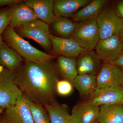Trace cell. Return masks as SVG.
I'll return each mask as SVG.
<instances>
[{"instance_id": "6da1fadb", "label": "cell", "mask_w": 123, "mask_h": 123, "mask_svg": "<svg viewBox=\"0 0 123 123\" xmlns=\"http://www.w3.org/2000/svg\"><path fill=\"white\" fill-rule=\"evenodd\" d=\"M60 75L52 60L25 61L15 71V83L27 99L44 107L56 101V85Z\"/></svg>"}, {"instance_id": "7a4b0ae2", "label": "cell", "mask_w": 123, "mask_h": 123, "mask_svg": "<svg viewBox=\"0 0 123 123\" xmlns=\"http://www.w3.org/2000/svg\"><path fill=\"white\" fill-rule=\"evenodd\" d=\"M2 37L4 42L18 52L25 61L46 62L52 60L55 57L33 47L9 26L4 31Z\"/></svg>"}, {"instance_id": "3957f363", "label": "cell", "mask_w": 123, "mask_h": 123, "mask_svg": "<svg viewBox=\"0 0 123 123\" xmlns=\"http://www.w3.org/2000/svg\"><path fill=\"white\" fill-rule=\"evenodd\" d=\"M69 38L87 50L95 48L100 40L95 19L76 23L75 31Z\"/></svg>"}, {"instance_id": "277c9868", "label": "cell", "mask_w": 123, "mask_h": 123, "mask_svg": "<svg viewBox=\"0 0 123 123\" xmlns=\"http://www.w3.org/2000/svg\"><path fill=\"white\" fill-rule=\"evenodd\" d=\"M15 72L0 65V108L1 110L15 105L22 95L15 83Z\"/></svg>"}, {"instance_id": "5b68a950", "label": "cell", "mask_w": 123, "mask_h": 123, "mask_svg": "<svg viewBox=\"0 0 123 123\" xmlns=\"http://www.w3.org/2000/svg\"><path fill=\"white\" fill-rule=\"evenodd\" d=\"M17 33L22 37L33 40L43 48L48 50L52 44L48 24L37 19L17 28Z\"/></svg>"}, {"instance_id": "8992f818", "label": "cell", "mask_w": 123, "mask_h": 123, "mask_svg": "<svg viewBox=\"0 0 123 123\" xmlns=\"http://www.w3.org/2000/svg\"><path fill=\"white\" fill-rule=\"evenodd\" d=\"M100 39H107L118 34L123 26V20L112 9L103 8L96 18Z\"/></svg>"}, {"instance_id": "52a82bcc", "label": "cell", "mask_w": 123, "mask_h": 123, "mask_svg": "<svg viewBox=\"0 0 123 123\" xmlns=\"http://www.w3.org/2000/svg\"><path fill=\"white\" fill-rule=\"evenodd\" d=\"M0 117L2 123H34L27 99L23 95L15 105L5 108Z\"/></svg>"}, {"instance_id": "ba28073f", "label": "cell", "mask_w": 123, "mask_h": 123, "mask_svg": "<svg viewBox=\"0 0 123 123\" xmlns=\"http://www.w3.org/2000/svg\"><path fill=\"white\" fill-rule=\"evenodd\" d=\"M95 48L101 60L113 63L123 53V43L118 33L107 39H100Z\"/></svg>"}, {"instance_id": "9c48e42d", "label": "cell", "mask_w": 123, "mask_h": 123, "mask_svg": "<svg viewBox=\"0 0 123 123\" xmlns=\"http://www.w3.org/2000/svg\"><path fill=\"white\" fill-rule=\"evenodd\" d=\"M7 10L8 26L13 29L39 19L33 9L24 2L17 3Z\"/></svg>"}, {"instance_id": "30bf717a", "label": "cell", "mask_w": 123, "mask_h": 123, "mask_svg": "<svg viewBox=\"0 0 123 123\" xmlns=\"http://www.w3.org/2000/svg\"><path fill=\"white\" fill-rule=\"evenodd\" d=\"M96 89L116 86H123L122 70L114 64L105 62L97 76Z\"/></svg>"}, {"instance_id": "8fae6325", "label": "cell", "mask_w": 123, "mask_h": 123, "mask_svg": "<svg viewBox=\"0 0 123 123\" xmlns=\"http://www.w3.org/2000/svg\"><path fill=\"white\" fill-rule=\"evenodd\" d=\"M123 99V86H116L96 89L87 100L98 106L121 103Z\"/></svg>"}, {"instance_id": "7c38bea8", "label": "cell", "mask_w": 123, "mask_h": 123, "mask_svg": "<svg viewBox=\"0 0 123 123\" xmlns=\"http://www.w3.org/2000/svg\"><path fill=\"white\" fill-rule=\"evenodd\" d=\"M100 107L88 100L78 103L73 108L71 123H94L96 121Z\"/></svg>"}, {"instance_id": "4fadbf2b", "label": "cell", "mask_w": 123, "mask_h": 123, "mask_svg": "<svg viewBox=\"0 0 123 123\" xmlns=\"http://www.w3.org/2000/svg\"><path fill=\"white\" fill-rule=\"evenodd\" d=\"M50 38L53 50L60 55L76 58L83 51L86 50L69 38L60 37L51 34Z\"/></svg>"}, {"instance_id": "5bb4252c", "label": "cell", "mask_w": 123, "mask_h": 123, "mask_svg": "<svg viewBox=\"0 0 123 123\" xmlns=\"http://www.w3.org/2000/svg\"><path fill=\"white\" fill-rule=\"evenodd\" d=\"M101 60L92 50L83 51L77 60L78 75H95L101 66Z\"/></svg>"}, {"instance_id": "9a60e30c", "label": "cell", "mask_w": 123, "mask_h": 123, "mask_svg": "<svg viewBox=\"0 0 123 123\" xmlns=\"http://www.w3.org/2000/svg\"><path fill=\"white\" fill-rule=\"evenodd\" d=\"M24 2L33 9L39 20L47 24H52L56 18L54 13V0H27Z\"/></svg>"}, {"instance_id": "2e32d148", "label": "cell", "mask_w": 123, "mask_h": 123, "mask_svg": "<svg viewBox=\"0 0 123 123\" xmlns=\"http://www.w3.org/2000/svg\"><path fill=\"white\" fill-rule=\"evenodd\" d=\"M91 2L90 0H56L54 1V13L56 17L68 18Z\"/></svg>"}, {"instance_id": "e0dca14e", "label": "cell", "mask_w": 123, "mask_h": 123, "mask_svg": "<svg viewBox=\"0 0 123 123\" xmlns=\"http://www.w3.org/2000/svg\"><path fill=\"white\" fill-rule=\"evenodd\" d=\"M96 121L99 123H123V104L101 106Z\"/></svg>"}, {"instance_id": "ac0fdd59", "label": "cell", "mask_w": 123, "mask_h": 123, "mask_svg": "<svg viewBox=\"0 0 123 123\" xmlns=\"http://www.w3.org/2000/svg\"><path fill=\"white\" fill-rule=\"evenodd\" d=\"M23 58L5 43L0 46V65L8 70L15 72L23 63Z\"/></svg>"}, {"instance_id": "d6986e66", "label": "cell", "mask_w": 123, "mask_h": 123, "mask_svg": "<svg viewBox=\"0 0 123 123\" xmlns=\"http://www.w3.org/2000/svg\"><path fill=\"white\" fill-rule=\"evenodd\" d=\"M107 2L105 0L92 1L73 15V19L77 23L96 19Z\"/></svg>"}, {"instance_id": "ffe728a7", "label": "cell", "mask_w": 123, "mask_h": 123, "mask_svg": "<svg viewBox=\"0 0 123 123\" xmlns=\"http://www.w3.org/2000/svg\"><path fill=\"white\" fill-rule=\"evenodd\" d=\"M73 85L82 97L88 98L97 88V76L91 74L78 75Z\"/></svg>"}, {"instance_id": "44dd1931", "label": "cell", "mask_w": 123, "mask_h": 123, "mask_svg": "<svg viewBox=\"0 0 123 123\" xmlns=\"http://www.w3.org/2000/svg\"><path fill=\"white\" fill-rule=\"evenodd\" d=\"M56 65L60 75L73 84L78 75L76 58L60 55L57 58Z\"/></svg>"}, {"instance_id": "7402d4cb", "label": "cell", "mask_w": 123, "mask_h": 123, "mask_svg": "<svg viewBox=\"0 0 123 123\" xmlns=\"http://www.w3.org/2000/svg\"><path fill=\"white\" fill-rule=\"evenodd\" d=\"M48 112L51 123H71L68 106L55 101L44 106Z\"/></svg>"}, {"instance_id": "603a6c76", "label": "cell", "mask_w": 123, "mask_h": 123, "mask_svg": "<svg viewBox=\"0 0 123 123\" xmlns=\"http://www.w3.org/2000/svg\"><path fill=\"white\" fill-rule=\"evenodd\" d=\"M52 24L53 29L56 33L62 38H68L75 31L76 23L66 18L56 17Z\"/></svg>"}, {"instance_id": "cb8c5ba5", "label": "cell", "mask_w": 123, "mask_h": 123, "mask_svg": "<svg viewBox=\"0 0 123 123\" xmlns=\"http://www.w3.org/2000/svg\"><path fill=\"white\" fill-rule=\"evenodd\" d=\"M27 99L34 123H51L48 112L43 106Z\"/></svg>"}, {"instance_id": "d4e9b609", "label": "cell", "mask_w": 123, "mask_h": 123, "mask_svg": "<svg viewBox=\"0 0 123 123\" xmlns=\"http://www.w3.org/2000/svg\"><path fill=\"white\" fill-rule=\"evenodd\" d=\"M73 86L72 83L68 80H59L56 85V92L60 96H68L72 92Z\"/></svg>"}, {"instance_id": "484cf974", "label": "cell", "mask_w": 123, "mask_h": 123, "mask_svg": "<svg viewBox=\"0 0 123 123\" xmlns=\"http://www.w3.org/2000/svg\"><path fill=\"white\" fill-rule=\"evenodd\" d=\"M8 25L7 9L0 10V46L4 43L2 39V34Z\"/></svg>"}, {"instance_id": "4316f807", "label": "cell", "mask_w": 123, "mask_h": 123, "mask_svg": "<svg viewBox=\"0 0 123 123\" xmlns=\"http://www.w3.org/2000/svg\"><path fill=\"white\" fill-rule=\"evenodd\" d=\"M21 2L22 1L20 0H0V7L5 6H11Z\"/></svg>"}, {"instance_id": "83f0119b", "label": "cell", "mask_w": 123, "mask_h": 123, "mask_svg": "<svg viewBox=\"0 0 123 123\" xmlns=\"http://www.w3.org/2000/svg\"><path fill=\"white\" fill-rule=\"evenodd\" d=\"M116 13L118 17L123 21V1H120L117 4Z\"/></svg>"}, {"instance_id": "f1b7e54d", "label": "cell", "mask_w": 123, "mask_h": 123, "mask_svg": "<svg viewBox=\"0 0 123 123\" xmlns=\"http://www.w3.org/2000/svg\"><path fill=\"white\" fill-rule=\"evenodd\" d=\"M112 64H114L121 69V70H123V52L120 56Z\"/></svg>"}, {"instance_id": "f546056e", "label": "cell", "mask_w": 123, "mask_h": 123, "mask_svg": "<svg viewBox=\"0 0 123 123\" xmlns=\"http://www.w3.org/2000/svg\"><path fill=\"white\" fill-rule=\"evenodd\" d=\"M123 43V26L119 33Z\"/></svg>"}, {"instance_id": "4dcf8cb0", "label": "cell", "mask_w": 123, "mask_h": 123, "mask_svg": "<svg viewBox=\"0 0 123 123\" xmlns=\"http://www.w3.org/2000/svg\"><path fill=\"white\" fill-rule=\"evenodd\" d=\"M0 123H2V122H1V119L0 117Z\"/></svg>"}, {"instance_id": "1f68e13d", "label": "cell", "mask_w": 123, "mask_h": 123, "mask_svg": "<svg viewBox=\"0 0 123 123\" xmlns=\"http://www.w3.org/2000/svg\"><path fill=\"white\" fill-rule=\"evenodd\" d=\"M121 103L122 104H123V101H122V102H121Z\"/></svg>"}, {"instance_id": "d6a6232c", "label": "cell", "mask_w": 123, "mask_h": 123, "mask_svg": "<svg viewBox=\"0 0 123 123\" xmlns=\"http://www.w3.org/2000/svg\"><path fill=\"white\" fill-rule=\"evenodd\" d=\"M98 123V122H97V121H95V123Z\"/></svg>"}, {"instance_id": "836d02e7", "label": "cell", "mask_w": 123, "mask_h": 123, "mask_svg": "<svg viewBox=\"0 0 123 123\" xmlns=\"http://www.w3.org/2000/svg\"><path fill=\"white\" fill-rule=\"evenodd\" d=\"M122 70V72H123V70Z\"/></svg>"}, {"instance_id": "e575fe53", "label": "cell", "mask_w": 123, "mask_h": 123, "mask_svg": "<svg viewBox=\"0 0 123 123\" xmlns=\"http://www.w3.org/2000/svg\"></svg>"}]
</instances>
